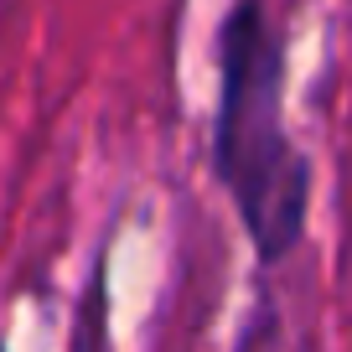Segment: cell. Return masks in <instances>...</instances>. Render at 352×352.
<instances>
[{"label": "cell", "instance_id": "6da1fadb", "mask_svg": "<svg viewBox=\"0 0 352 352\" xmlns=\"http://www.w3.org/2000/svg\"><path fill=\"white\" fill-rule=\"evenodd\" d=\"M212 171L264 264L285 259L306 233L311 161L285 130V42L264 0H233L218 26V114Z\"/></svg>", "mask_w": 352, "mask_h": 352}, {"label": "cell", "instance_id": "7a4b0ae2", "mask_svg": "<svg viewBox=\"0 0 352 352\" xmlns=\"http://www.w3.org/2000/svg\"><path fill=\"white\" fill-rule=\"evenodd\" d=\"M0 352H6V347H0Z\"/></svg>", "mask_w": 352, "mask_h": 352}]
</instances>
